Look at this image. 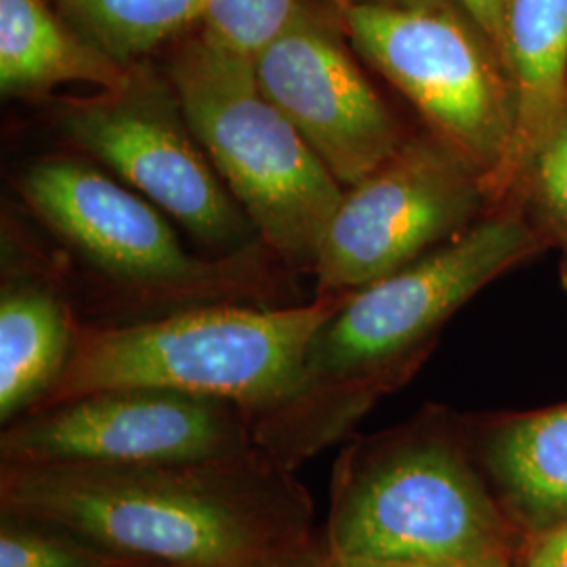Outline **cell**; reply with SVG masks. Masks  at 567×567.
Segmentation results:
<instances>
[{"instance_id":"obj_1","label":"cell","mask_w":567,"mask_h":567,"mask_svg":"<svg viewBox=\"0 0 567 567\" xmlns=\"http://www.w3.org/2000/svg\"><path fill=\"white\" fill-rule=\"evenodd\" d=\"M0 513L147 567H221L322 545L303 484L261 447L150 465H0Z\"/></svg>"},{"instance_id":"obj_2","label":"cell","mask_w":567,"mask_h":567,"mask_svg":"<svg viewBox=\"0 0 567 567\" xmlns=\"http://www.w3.org/2000/svg\"><path fill=\"white\" fill-rule=\"evenodd\" d=\"M547 244L527 213L508 208L351 292L309 344L297 391L255 421L257 446L295 471L341 442L468 299Z\"/></svg>"},{"instance_id":"obj_3","label":"cell","mask_w":567,"mask_h":567,"mask_svg":"<svg viewBox=\"0 0 567 567\" xmlns=\"http://www.w3.org/2000/svg\"><path fill=\"white\" fill-rule=\"evenodd\" d=\"M349 295L292 307L206 305L79 328L68 364L37 408L114 389H166L243 405L255 423L297 391L309 344Z\"/></svg>"},{"instance_id":"obj_4","label":"cell","mask_w":567,"mask_h":567,"mask_svg":"<svg viewBox=\"0 0 567 567\" xmlns=\"http://www.w3.org/2000/svg\"><path fill=\"white\" fill-rule=\"evenodd\" d=\"M503 538L492 496L444 431L358 440L334 463L322 543L334 564L463 567L501 553Z\"/></svg>"},{"instance_id":"obj_5","label":"cell","mask_w":567,"mask_h":567,"mask_svg":"<svg viewBox=\"0 0 567 567\" xmlns=\"http://www.w3.org/2000/svg\"><path fill=\"white\" fill-rule=\"evenodd\" d=\"M183 116L265 244L292 267H316L344 187L257 81L255 60L208 32L171 63Z\"/></svg>"},{"instance_id":"obj_6","label":"cell","mask_w":567,"mask_h":567,"mask_svg":"<svg viewBox=\"0 0 567 567\" xmlns=\"http://www.w3.org/2000/svg\"><path fill=\"white\" fill-rule=\"evenodd\" d=\"M344 25L355 49L402 91L475 168L492 200L513 189L517 105L505 63L489 42L442 4L351 2Z\"/></svg>"},{"instance_id":"obj_7","label":"cell","mask_w":567,"mask_h":567,"mask_svg":"<svg viewBox=\"0 0 567 567\" xmlns=\"http://www.w3.org/2000/svg\"><path fill=\"white\" fill-rule=\"evenodd\" d=\"M489 198L475 168L440 137L404 140L344 192L316 261L318 295L355 292L461 236Z\"/></svg>"},{"instance_id":"obj_8","label":"cell","mask_w":567,"mask_h":567,"mask_svg":"<svg viewBox=\"0 0 567 567\" xmlns=\"http://www.w3.org/2000/svg\"><path fill=\"white\" fill-rule=\"evenodd\" d=\"M55 122L206 246L231 250L250 236V219L208 163L175 91L156 79L131 72L118 89L60 100Z\"/></svg>"},{"instance_id":"obj_9","label":"cell","mask_w":567,"mask_h":567,"mask_svg":"<svg viewBox=\"0 0 567 567\" xmlns=\"http://www.w3.org/2000/svg\"><path fill=\"white\" fill-rule=\"evenodd\" d=\"M252 414L166 389H114L37 408L0 435V465H150L257 450Z\"/></svg>"},{"instance_id":"obj_10","label":"cell","mask_w":567,"mask_h":567,"mask_svg":"<svg viewBox=\"0 0 567 567\" xmlns=\"http://www.w3.org/2000/svg\"><path fill=\"white\" fill-rule=\"evenodd\" d=\"M265 95L343 187L385 164L404 143L400 126L355 61L303 11L255 58Z\"/></svg>"},{"instance_id":"obj_11","label":"cell","mask_w":567,"mask_h":567,"mask_svg":"<svg viewBox=\"0 0 567 567\" xmlns=\"http://www.w3.org/2000/svg\"><path fill=\"white\" fill-rule=\"evenodd\" d=\"M20 187L47 224L122 282L177 292L221 282L213 265L185 252L152 204L93 166L42 161L23 173Z\"/></svg>"},{"instance_id":"obj_12","label":"cell","mask_w":567,"mask_h":567,"mask_svg":"<svg viewBox=\"0 0 567 567\" xmlns=\"http://www.w3.org/2000/svg\"><path fill=\"white\" fill-rule=\"evenodd\" d=\"M503 63L515 93L513 189L567 105V0H507Z\"/></svg>"},{"instance_id":"obj_13","label":"cell","mask_w":567,"mask_h":567,"mask_svg":"<svg viewBox=\"0 0 567 567\" xmlns=\"http://www.w3.org/2000/svg\"><path fill=\"white\" fill-rule=\"evenodd\" d=\"M131 70L97 44L72 37L44 0H0V86L4 95H47L65 82L118 89Z\"/></svg>"},{"instance_id":"obj_14","label":"cell","mask_w":567,"mask_h":567,"mask_svg":"<svg viewBox=\"0 0 567 567\" xmlns=\"http://www.w3.org/2000/svg\"><path fill=\"white\" fill-rule=\"evenodd\" d=\"M76 326L53 292L9 286L0 297V423L41 404L70 360Z\"/></svg>"},{"instance_id":"obj_15","label":"cell","mask_w":567,"mask_h":567,"mask_svg":"<svg viewBox=\"0 0 567 567\" xmlns=\"http://www.w3.org/2000/svg\"><path fill=\"white\" fill-rule=\"evenodd\" d=\"M486 463L527 527L545 532L567 522V404L503 423L487 440Z\"/></svg>"},{"instance_id":"obj_16","label":"cell","mask_w":567,"mask_h":567,"mask_svg":"<svg viewBox=\"0 0 567 567\" xmlns=\"http://www.w3.org/2000/svg\"><path fill=\"white\" fill-rule=\"evenodd\" d=\"M95 44L114 61L150 53L154 47L203 20L206 0H61Z\"/></svg>"},{"instance_id":"obj_17","label":"cell","mask_w":567,"mask_h":567,"mask_svg":"<svg viewBox=\"0 0 567 567\" xmlns=\"http://www.w3.org/2000/svg\"><path fill=\"white\" fill-rule=\"evenodd\" d=\"M0 515V567H147L61 527Z\"/></svg>"},{"instance_id":"obj_18","label":"cell","mask_w":567,"mask_h":567,"mask_svg":"<svg viewBox=\"0 0 567 567\" xmlns=\"http://www.w3.org/2000/svg\"><path fill=\"white\" fill-rule=\"evenodd\" d=\"M515 187L526 194L527 215L548 243L567 244V105L536 147Z\"/></svg>"},{"instance_id":"obj_19","label":"cell","mask_w":567,"mask_h":567,"mask_svg":"<svg viewBox=\"0 0 567 567\" xmlns=\"http://www.w3.org/2000/svg\"><path fill=\"white\" fill-rule=\"evenodd\" d=\"M297 0H206V32L227 49L257 58L299 16Z\"/></svg>"},{"instance_id":"obj_20","label":"cell","mask_w":567,"mask_h":567,"mask_svg":"<svg viewBox=\"0 0 567 567\" xmlns=\"http://www.w3.org/2000/svg\"><path fill=\"white\" fill-rule=\"evenodd\" d=\"M456 2L465 9L468 20L473 21L477 32L494 47V51L503 60L507 0H456Z\"/></svg>"},{"instance_id":"obj_21","label":"cell","mask_w":567,"mask_h":567,"mask_svg":"<svg viewBox=\"0 0 567 567\" xmlns=\"http://www.w3.org/2000/svg\"><path fill=\"white\" fill-rule=\"evenodd\" d=\"M526 567H567V522L540 532Z\"/></svg>"},{"instance_id":"obj_22","label":"cell","mask_w":567,"mask_h":567,"mask_svg":"<svg viewBox=\"0 0 567 567\" xmlns=\"http://www.w3.org/2000/svg\"><path fill=\"white\" fill-rule=\"evenodd\" d=\"M221 567H330L328 557H326L324 545L290 553L282 557H271V559H257V561H244V564H234V566Z\"/></svg>"},{"instance_id":"obj_23","label":"cell","mask_w":567,"mask_h":567,"mask_svg":"<svg viewBox=\"0 0 567 567\" xmlns=\"http://www.w3.org/2000/svg\"><path fill=\"white\" fill-rule=\"evenodd\" d=\"M330 567H454V566H440V564H334L328 559ZM465 567V566H463Z\"/></svg>"},{"instance_id":"obj_24","label":"cell","mask_w":567,"mask_h":567,"mask_svg":"<svg viewBox=\"0 0 567 567\" xmlns=\"http://www.w3.org/2000/svg\"><path fill=\"white\" fill-rule=\"evenodd\" d=\"M465 567H508V564L505 561L503 553H494V555H487L484 559H477Z\"/></svg>"},{"instance_id":"obj_25","label":"cell","mask_w":567,"mask_h":567,"mask_svg":"<svg viewBox=\"0 0 567 567\" xmlns=\"http://www.w3.org/2000/svg\"><path fill=\"white\" fill-rule=\"evenodd\" d=\"M370 2L393 4V7H431V4H440V0H370Z\"/></svg>"},{"instance_id":"obj_26","label":"cell","mask_w":567,"mask_h":567,"mask_svg":"<svg viewBox=\"0 0 567 567\" xmlns=\"http://www.w3.org/2000/svg\"><path fill=\"white\" fill-rule=\"evenodd\" d=\"M561 250H564V257H561V278H564V284H566L567 288V244L561 246Z\"/></svg>"}]
</instances>
